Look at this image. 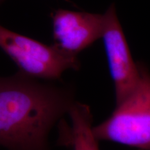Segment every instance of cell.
Wrapping results in <instances>:
<instances>
[{
    "label": "cell",
    "instance_id": "obj_6",
    "mask_svg": "<svg viewBox=\"0 0 150 150\" xmlns=\"http://www.w3.org/2000/svg\"><path fill=\"white\" fill-rule=\"evenodd\" d=\"M72 125L62 127L60 141L73 150H99V140L93 134V115L88 105L76 102L68 112Z\"/></svg>",
    "mask_w": 150,
    "mask_h": 150
},
{
    "label": "cell",
    "instance_id": "obj_5",
    "mask_svg": "<svg viewBox=\"0 0 150 150\" xmlns=\"http://www.w3.org/2000/svg\"><path fill=\"white\" fill-rule=\"evenodd\" d=\"M51 17L54 45L67 53L77 56L102 38L104 14L58 9Z\"/></svg>",
    "mask_w": 150,
    "mask_h": 150
},
{
    "label": "cell",
    "instance_id": "obj_1",
    "mask_svg": "<svg viewBox=\"0 0 150 150\" xmlns=\"http://www.w3.org/2000/svg\"><path fill=\"white\" fill-rule=\"evenodd\" d=\"M70 87L19 72L0 80V144L6 150H50L49 135L75 100Z\"/></svg>",
    "mask_w": 150,
    "mask_h": 150
},
{
    "label": "cell",
    "instance_id": "obj_4",
    "mask_svg": "<svg viewBox=\"0 0 150 150\" xmlns=\"http://www.w3.org/2000/svg\"><path fill=\"white\" fill-rule=\"evenodd\" d=\"M102 34L108 64L115 89V105L119 104L135 88L140 79L138 62L131 55L126 37L116 13L115 4L105 12Z\"/></svg>",
    "mask_w": 150,
    "mask_h": 150
},
{
    "label": "cell",
    "instance_id": "obj_2",
    "mask_svg": "<svg viewBox=\"0 0 150 150\" xmlns=\"http://www.w3.org/2000/svg\"><path fill=\"white\" fill-rule=\"evenodd\" d=\"M140 79L133 91L109 117L93 131L99 141L117 142L140 150H150V71L138 62Z\"/></svg>",
    "mask_w": 150,
    "mask_h": 150
},
{
    "label": "cell",
    "instance_id": "obj_3",
    "mask_svg": "<svg viewBox=\"0 0 150 150\" xmlns=\"http://www.w3.org/2000/svg\"><path fill=\"white\" fill-rule=\"evenodd\" d=\"M0 46L20 72L36 79L59 81L65 71L80 68L77 56L63 51L54 44L47 45L4 27L0 28Z\"/></svg>",
    "mask_w": 150,
    "mask_h": 150
}]
</instances>
